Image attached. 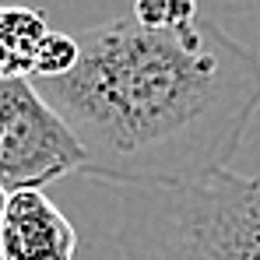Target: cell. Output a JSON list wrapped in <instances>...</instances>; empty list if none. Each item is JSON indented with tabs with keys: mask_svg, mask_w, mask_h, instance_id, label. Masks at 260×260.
I'll return each instance as SVG.
<instances>
[{
	"mask_svg": "<svg viewBox=\"0 0 260 260\" xmlns=\"http://www.w3.org/2000/svg\"><path fill=\"white\" fill-rule=\"evenodd\" d=\"M130 14L148 28H183L201 18L197 0H134Z\"/></svg>",
	"mask_w": 260,
	"mask_h": 260,
	"instance_id": "8992f818",
	"label": "cell"
},
{
	"mask_svg": "<svg viewBox=\"0 0 260 260\" xmlns=\"http://www.w3.org/2000/svg\"><path fill=\"white\" fill-rule=\"evenodd\" d=\"M116 236L127 260H260V179L123 186Z\"/></svg>",
	"mask_w": 260,
	"mask_h": 260,
	"instance_id": "7a4b0ae2",
	"label": "cell"
},
{
	"mask_svg": "<svg viewBox=\"0 0 260 260\" xmlns=\"http://www.w3.org/2000/svg\"><path fill=\"white\" fill-rule=\"evenodd\" d=\"M85 173V148L28 78H0V186L46 190Z\"/></svg>",
	"mask_w": 260,
	"mask_h": 260,
	"instance_id": "3957f363",
	"label": "cell"
},
{
	"mask_svg": "<svg viewBox=\"0 0 260 260\" xmlns=\"http://www.w3.org/2000/svg\"><path fill=\"white\" fill-rule=\"evenodd\" d=\"M49 25L32 7H0V78H28Z\"/></svg>",
	"mask_w": 260,
	"mask_h": 260,
	"instance_id": "5b68a950",
	"label": "cell"
},
{
	"mask_svg": "<svg viewBox=\"0 0 260 260\" xmlns=\"http://www.w3.org/2000/svg\"><path fill=\"white\" fill-rule=\"evenodd\" d=\"M78 60V39L74 36H60L49 28V36L39 46V56H36V67L28 78H56V74H67Z\"/></svg>",
	"mask_w": 260,
	"mask_h": 260,
	"instance_id": "52a82bcc",
	"label": "cell"
},
{
	"mask_svg": "<svg viewBox=\"0 0 260 260\" xmlns=\"http://www.w3.org/2000/svg\"><path fill=\"white\" fill-rule=\"evenodd\" d=\"M7 197H11L7 186H0V225H4V215H7Z\"/></svg>",
	"mask_w": 260,
	"mask_h": 260,
	"instance_id": "ba28073f",
	"label": "cell"
},
{
	"mask_svg": "<svg viewBox=\"0 0 260 260\" xmlns=\"http://www.w3.org/2000/svg\"><path fill=\"white\" fill-rule=\"evenodd\" d=\"M78 232L46 190H14L0 225V260H74Z\"/></svg>",
	"mask_w": 260,
	"mask_h": 260,
	"instance_id": "277c9868",
	"label": "cell"
},
{
	"mask_svg": "<svg viewBox=\"0 0 260 260\" xmlns=\"http://www.w3.org/2000/svg\"><path fill=\"white\" fill-rule=\"evenodd\" d=\"M67 74L28 78L85 148V173L120 186L218 176L260 109V56L218 21L148 28L134 14L74 32Z\"/></svg>",
	"mask_w": 260,
	"mask_h": 260,
	"instance_id": "6da1fadb",
	"label": "cell"
}]
</instances>
